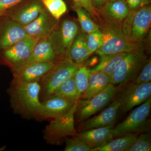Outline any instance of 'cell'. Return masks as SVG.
<instances>
[{
    "instance_id": "obj_34",
    "label": "cell",
    "mask_w": 151,
    "mask_h": 151,
    "mask_svg": "<svg viewBox=\"0 0 151 151\" xmlns=\"http://www.w3.org/2000/svg\"><path fill=\"white\" fill-rule=\"evenodd\" d=\"M130 11L138 10L144 6L150 4V0H125Z\"/></svg>"
},
{
    "instance_id": "obj_18",
    "label": "cell",
    "mask_w": 151,
    "mask_h": 151,
    "mask_svg": "<svg viewBox=\"0 0 151 151\" xmlns=\"http://www.w3.org/2000/svg\"><path fill=\"white\" fill-rule=\"evenodd\" d=\"M55 62H35L16 72L15 78L27 82H39L53 67Z\"/></svg>"
},
{
    "instance_id": "obj_27",
    "label": "cell",
    "mask_w": 151,
    "mask_h": 151,
    "mask_svg": "<svg viewBox=\"0 0 151 151\" xmlns=\"http://www.w3.org/2000/svg\"><path fill=\"white\" fill-rule=\"evenodd\" d=\"M48 12L57 20H59L67 11V6L63 0H41Z\"/></svg>"
},
{
    "instance_id": "obj_29",
    "label": "cell",
    "mask_w": 151,
    "mask_h": 151,
    "mask_svg": "<svg viewBox=\"0 0 151 151\" xmlns=\"http://www.w3.org/2000/svg\"><path fill=\"white\" fill-rule=\"evenodd\" d=\"M151 151V136L150 132L141 133L127 151Z\"/></svg>"
},
{
    "instance_id": "obj_32",
    "label": "cell",
    "mask_w": 151,
    "mask_h": 151,
    "mask_svg": "<svg viewBox=\"0 0 151 151\" xmlns=\"http://www.w3.org/2000/svg\"><path fill=\"white\" fill-rule=\"evenodd\" d=\"M65 151H90L91 149L76 137L65 140Z\"/></svg>"
},
{
    "instance_id": "obj_24",
    "label": "cell",
    "mask_w": 151,
    "mask_h": 151,
    "mask_svg": "<svg viewBox=\"0 0 151 151\" xmlns=\"http://www.w3.org/2000/svg\"><path fill=\"white\" fill-rule=\"evenodd\" d=\"M139 134H128L113 139L104 145L90 151H127L134 142Z\"/></svg>"
},
{
    "instance_id": "obj_5",
    "label": "cell",
    "mask_w": 151,
    "mask_h": 151,
    "mask_svg": "<svg viewBox=\"0 0 151 151\" xmlns=\"http://www.w3.org/2000/svg\"><path fill=\"white\" fill-rule=\"evenodd\" d=\"M151 108V97L132 111L123 122L114 127L113 138L128 134L150 132L151 120L149 119Z\"/></svg>"
},
{
    "instance_id": "obj_21",
    "label": "cell",
    "mask_w": 151,
    "mask_h": 151,
    "mask_svg": "<svg viewBox=\"0 0 151 151\" xmlns=\"http://www.w3.org/2000/svg\"><path fill=\"white\" fill-rule=\"evenodd\" d=\"M111 84L110 76L99 71L90 73L88 87L80 99H87L95 96Z\"/></svg>"
},
{
    "instance_id": "obj_33",
    "label": "cell",
    "mask_w": 151,
    "mask_h": 151,
    "mask_svg": "<svg viewBox=\"0 0 151 151\" xmlns=\"http://www.w3.org/2000/svg\"><path fill=\"white\" fill-rule=\"evenodd\" d=\"M74 3L75 6L81 7L83 8L90 15V16L97 20L98 19V14L93 5L92 4L90 0H72Z\"/></svg>"
},
{
    "instance_id": "obj_26",
    "label": "cell",
    "mask_w": 151,
    "mask_h": 151,
    "mask_svg": "<svg viewBox=\"0 0 151 151\" xmlns=\"http://www.w3.org/2000/svg\"><path fill=\"white\" fill-rule=\"evenodd\" d=\"M74 9L83 32L86 34L99 29L98 25L92 20V17L85 9L76 6H74Z\"/></svg>"
},
{
    "instance_id": "obj_19",
    "label": "cell",
    "mask_w": 151,
    "mask_h": 151,
    "mask_svg": "<svg viewBox=\"0 0 151 151\" xmlns=\"http://www.w3.org/2000/svg\"><path fill=\"white\" fill-rule=\"evenodd\" d=\"M58 60V57L53 46L47 37L45 38L40 40L36 45L29 58L20 69L32 63L56 62Z\"/></svg>"
},
{
    "instance_id": "obj_10",
    "label": "cell",
    "mask_w": 151,
    "mask_h": 151,
    "mask_svg": "<svg viewBox=\"0 0 151 151\" xmlns=\"http://www.w3.org/2000/svg\"><path fill=\"white\" fill-rule=\"evenodd\" d=\"M122 86L123 87H120L122 89L121 93L117 97L121 103L119 113L122 115L151 97V82L141 84L132 82Z\"/></svg>"
},
{
    "instance_id": "obj_37",
    "label": "cell",
    "mask_w": 151,
    "mask_h": 151,
    "mask_svg": "<svg viewBox=\"0 0 151 151\" xmlns=\"http://www.w3.org/2000/svg\"><path fill=\"white\" fill-rule=\"evenodd\" d=\"M4 14V12H0V17H1Z\"/></svg>"
},
{
    "instance_id": "obj_22",
    "label": "cell",
    "mask_w": 151,
    "mask_h": 151,
    "mask_svg": "<svg viewBox=\"0 0 151 151\" xmlns=\"http://www.w3.org/2000/svg\"><path fill=\"white\" fill-rule=\"evenodd\" d=\"M91 55L86 42V34L79 32L71 45L67 58L81 65Z\"/></svg>"
},
{
    "instance_id": "obj_12",
    "label": "cell",
    "mask_w": 151,
    "mask_h": 151,
    "mask_svg": "<svg viewBox=\"0 0 151 151\" xmlns=\"http://www.w3.org/2000/svg\"><path fill=\"white\" fill-rule=\"evenodd\" d=\"M129 12L125 0H108L97 11L98 19L110 24H122Z\"/></svg>"
},
{
    "instance_id": "obj_36",
    "label": "cell",
    "mask_w": 151,
    "mask_h": 151,
    "mask_svg": "<svg viewBox=\"0 0 151 151\" xmlns=\"http://www.w3.org/2000/svg\"><path fill=\"white\" fill-rule=\"evenodd\" d=\"M108 0H90L92 4L97 11L100 9Z\"/></svg>"
},
{
    "instance_id": "obj_3",
    "label": "cell",
    "mask_w": 151,
    "mask_h": 151,
    "mask_svg": "<svg viewBox=\"0 0 151 151\" xmlns=\"http://www.w3.org/2000/svg\"><path fill=\"white\" fill-rule=\"evenodd\" d=\"M80 65L69 58L60 60L41 79L40 96L44 100L54 94L63 82L75 74Z\"/></svg>"
},
{
    "instance_id": "obj_16",
    "label": "cell",
    "mask_w": 151,
    "mask_h": 151,
    "mask_svg": "<svg viewBox=\"0 0 151 151\" xmlns=\"http://www.w3.org/2000/svg\"><path fill=\"white\" fill-rule=\"evenodd\" d=\"M113 132L114 126H108L81 131L77 133L76 137L92 150L104 145L114 139Z\"/></svg>"
},
{
    "instance_id": "obj_15",
    "label": "cell",
    "mask_w": 151,
    "mask_h": 151,
    "mask_svg": "<svg viewBox=\"0 0 151 151\" xmlns=\"http://www.w3.org/2000/svg\"><path fill=\"white\" fill-rule=\"evenodd\" d=\"M121 103L118 99L97 116L84 121L81 131L94 128L114 126L119 114Z\"/></svg>"
},
{
    "instance_id": "obj_30",
    "label": "cell",
    "mask_w": 151,
    "mask_h": 151,
    "mask_svg": "<svg viewBox=\"0 0 151 151\" xmlns=\"http://www.w3.org/2000/svg\"><path fill=\"white\" fill-rule=\"evenodd\" d=\"M102 37V32L100 29L93 32L86 34V45L91 54L95 52L100 47Z\"/></svg>"
},
{
    "instance_id": "obj_7",
    "label": "cell",
    "mask_w": 151,
    "mask_h": 151,
    "mask_svg": "<svg viewBox=\"0 0 151 151\" xmlns=\"http://www.w3.org/2000/svg\"><path fill=\"white\" fill-rule=\"evenodd\" d=\"M76 105L68 113L64 116L53 118L45 127L44 137L47 142L52 145H60L69 137H74L77 135L74 126V115Z\"/></svg>"
},
{
    "instance_id": "obj_8",
    "label": "cell",
    "mask_w": 151,
    "mask_h": 151,
    "mask_svg": "<svg viewBox=\"0 0 151 151\" xmlns=\"http://www.w3.org/2000/svg\"><path fill=\"white\" fill-rule=\"evenodd\" d=\"M77 23L72 20H63L58 24L47 37L53 46L58 60L67 58L68 52L76 37L79 32Z\"/></svg>"
},
{
    "instance_id": "obj_31",
    "label": "cell",
    "mask_w": 151,
    "mask_h": 151,
    "mask_svg": "<svg viewBox=\"0 0 151 151\" xmlns=\"http://www.w3.org/2000/svg\"><path fill=\"white\" fill-rule=\"evenodd\" d=\"M151 81V58L147 60L143 65L137 76L132 82L134 84L148 83Z\"/></svg>"
},
{
    "instance_id": "obj_1",
    "label": "cell",
    "mask_w": 151,
    "mask_h": 151,
    "mask_svg": "<svg viewBox=\"0 0 151 151\" xmlns=\"http://www.w3.org/2000/svg\"><path fill=\"white\" fill-rule=\"evenodd\" d=\"M40 90L39 82H27L14 78L8 92L15 112L27 117H38L41 106Z\"/></svg>"
},
{
    "instance_id": "obj_11",
    "label": "cell",
    "mask_w": 151,
    "mask_h": 151,
    "mask_svg": "<svg viewBox=\"0 0 151 151\" xmlns=\"http://www.w3.org/2000/svg\"><path fill=\"white\" fill-rule=\"evenodd\" d=\"M40 40L27 36L12 46L5 50L3 56L14 68L19 70L29 58L34 48Z\"/></svg>"
},
{
    "instance_id": "obj_28",
    "label": "cell",
    "mask_w": 151,
    "mask_h": 151,
    "mask_svg": "<svg viewBox=\"0 0 151 151\" xmlns=\"http://www.w3.org/2000/svg\"><path fill=\"white\" fill-rule=\"evenodd\" d=\"M89 73V68L81 64L74 75L79 99L88 87Z\"/></svg>"
},
{
    "instance_id": "obj_6",
    "label": "cell",
    "mask_w": 151,
    "mask_h": 151,
    "mask_svg": "<svg viewBox=\"0 0 151 151\" xmlns=\"http://www.w3.org/2000/svg\"><path fill=\"white\" fill-rule=\"evenodd\" d=\"M147 59L145 48L128 52L119 67L110 76L111 84L122 86L132 83Z\"/></svg>"
},
{
    "instance_id": "obj_4",
    "label": "cell",
    "mask_w": 151,
    "mask_h": 151,
    "mask_svg": "<svg viewBox=\"0 0 151 151\" xmlns=\"http://www.w3.org/2000/svg\"><path fill=\"white\" fill-rule=\"evenodd\" d=\"M151 8L150 4L137 11H130L122 24L124 35L131 41L143 42L151 27Z\"/></svg>"
},
{
    "instance_id": "obj_13",
    "label": "cell",
    "mask_w": 151,
    "mask_h": 151,
    "mask_svg": "<svg viewBox=\"0 0 151 151\" xmlns=\"http://www.w3.org/2000/svg\"><path fill=\"white\" fill-rule=\"evenodd\" d=\"M77 103L53 94L41 102L38 117L53 119L64 116L69 113Z\"/></svg>"
},
{
    "instance_id": "obj_20",
    "label": "cell",
    "mask_w": 151,
    "mask_h": 151,
    "mask_svg": "<svg viewBox=\"0 0 151 151\" xmlns=\"http://www.w3.org/2000/svg\"><path fill=\"white\" fill-rule=\"evenodd\" d=\"M42 4L39 1L31 3L9 14V17L22 26H26L35 19L43 10Z\"/></svg>"
},
{
    "instance_id": "obj_14",
    "label": "cell",
    "mask_w": 151,
    "mask_h": 151,
    "mask_svg": "<svg viewBox=\"0 0 151 151\" xmlns=\"http://www.w3.org/2000/svg\"><path fill=\"white\" fill-rule=\"evenodd\" d=\"M58 24V20L44 9L35 19L23 27L27 35L40 40L48 37Z\"/></svg>"
},
{
    "instance_id": "obj_2",
    "label": "cell",
    "mask_w": 151,
    "mask_h": 151,
    "mask_svg": "<svg viewBox=\"0 0 151 151\" xmlns=\"http://www.w3.org/2000/svg\"><path fill=\"white\" fill-rule=\"evenodd\" d=\"M101 22L98 25L102 33L100 47L95 52L99 56L129 52L145 48L143 42H135L129 40L124 35L122 24H110Z\"/></svg>"
},
{
    "instance_id": "obj_23",
    "label": "cell",
    "mask_w": 151,
    "mask_h": 151,
    "mask_svg": "<svg viewBox=\"0 0 151 151\" xmlns=\"http://www.w3.org/2000/svg\"><path fill=\"white\" fill-rule=\"evenodd\" d=\"M127 53L121 52L100 56L99 63L94 67L89 68V72L99 71L111 76L119 67Z\"/></svg>"
},
{
    "instance_id": "obj_9",
    "label": "cell",
    "mask_w": 151,
    "mask_h": 151,
    "mask_svg": "<svg viewBox=\"0 0 151 151\" xmlns=\"http://www.w3.org/2000/svg\"><path fill=\"white\" fill-rule=\"evenodd\" d=\"M120 87L111 84L100 93L87 99L77 101L76 111L77 119L84 122L91 116L105 108L119 92Z\"/></svg>"
},
{
    "instance_id": "obj_25",
    "label": "cell",
    "mask_w": 151,
    "mask_h": 151,
    "mask_svg": "<svg viewBox=\"0 0 151 151\" xmlns=\"http://www.w3.org/2000/svg\"><path fill=\"white\" fill-rule=\"evenodd\" d=\"M74 75L63 82L53 94L64 97L73 103H77L79 98Z\"/></svg>"
},
{
    "instance_id": "obj_35",
    "label": "cell",
    "mask_w": 151,
    "mask_h": 151,
    "mask_svg": "<svg viewBox=\"0 0 151 151\" xmlns=\"http://www.w3.org/2000/svg\"><path fill=\"white\" fill-rule=\"evenodd\" d=\"M22 0H0V12H5Z\"/></svg>"
},
{
    "instance_id": "obj_17",
    "label": "cell",
    "mask_w": 151,
    "mask_h": 151,
    "mask_svg": "<svg viewBox=\"0 0 151 151\" xmlns=\"http://www.w3.org/2000/svg\"><path fill=\"white\" fill-rule=\"evenodd\" d=\"M27 36L24 28L9 18L0 31V49L6 50Z\"/></svg>"
}]
</instances>
